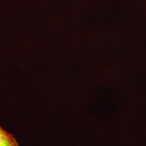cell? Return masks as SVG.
I'll return each instance as SVG.
<instances>
[{
	"mask_svg": "<svg viewBox=\"0 0 146 146\" xmlns=\"http://www.w3.org/2000/svg\"><path fill=\"white\" fill-rule=\"evenodd\" d=\"M0 146H20L15 137L0 126Z\"/></svg>",
	"mask_w": 146,
	"mask_h": 146,
	"instance_id": "obj_1",
	"label": "cell"
}]
</instances>
